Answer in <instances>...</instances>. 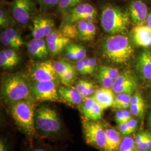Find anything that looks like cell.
Listing matches in <instances>:
<instances>
[{
  "instance_id": "cell-4",
  "label": "cell",
  "mask_w": 151,
  "mask_h": 151,
  "mask_svg": "<svg viewBox=\"0 0 151 151\" xmlns=\"http://www.w3.org/2000/svg\"><path fill=\"white\" fill-rule=\"evenodd\" d=\"M36 131L44 137H57L61 134L63 125L59 115L53 109L42 105L35 109Z\"/></svg>"
},
{
  "instance_id": "cell-16",
  "label": "cell",
  "mask_w": 151,
  "mask_h": 151,
  "mask_svg": "<svg viewBox=\"0 0 151 151\" xmlns=\"http://www.w3.org/2000/svg\"><path fill=\"white\" fill-rule=\"evenodd\" d=\"M27 50L30 55L39 60L45 59L48 55L49 50L47 42L43 39H34L27 42Z\"/></svg>"
},
{
  "instance_id": "cell-45",
  "label": "cell",
  "mask_w": 151,
  "mask_h": 151,
  "mask_svg": "<svg viewBox=\"0 0 151 151\" xmlns=\"http://www.w3.org/2000/svg\"><path fill=\"white\" fill-rule=\"evenodd\" d=\"M138 151H147L151 148V136L140 145L137 146Z\"/></svg>"
},
{
  "instance_id": "cell-38",
  "label": "cell",
  "mask_w": 151,
  "mask_h": 151,
  "mask_svg": "<svg viewBox=\"0 0 151 151\" xmlns=\"http://www.w3.org/2000/svg\"><path fill=\"white\" fill-rule=\"evenodd\" d=\"M11 19L9 13L7 11L1 9L0 10V25L4 28L9 27L11 24Z\"/></svg>"
},
{
  "instance_id": "cell-19",
  "label": "cell",
  "mask_w": 151,
  "mask_h": 151,
  "mask_svg": "<svg viewBox=\"0 0 151 151\" xmlns=\"http://www.w3.org/2000/svg\"><path fill=\"white\" fill-rule=\"evenodd\" d=\"M137 68L145 80H151V50H146L140 54L137 61Z\"/></svg>"
},
{
  "instance_id": "cell-22",
  "label": "cell",
  "mask_w": 151,
  "mask_h": 151,
  "mask_svg": "<svg viewBox=\"0 0 151 151\" xmlns=\"http://www.w3.org/2000/svg\"><path fill=\"white\" fill-rule=\"evenodd\" d=\"M132 95L129 93H118L115 97L112 108L115 109H128L130 108Z\"/></svg>"
},
{
  "instance_id": "cell-37",
  "label": "cell",
  "mask_w": 151,
  "mask_h": 151,
  "mask_svg": "<svg viewBox=\"0 0 151 151\" xmlns=\"http://www.w3.org/2000/svg\"><path fill=\"white\" fill-rule=\"evenodd\" d=\"M85 65L86 75H91L96 69L97 65L96 60L94 58H86L83 60Z\"/></svg>"
},
{
  "instance_id": "cell-14",
  "label": "cell",
  "mask_w": 151,
  "mask_h": 151,
  "mask_svg": "<svg viewBox=\"0 0 151 151\" xmlns=\"http://www.w3.org/2000/svg\"><path fill=\"white\" fill-rule=\"evenodd\" d=\"M58 94L61 101L75 107H79L84 99L75 87L71 86L58 87Z\"/></svg>"
},
{
  "instance_id": "cell-31",
  "label": "cell",
  "mask_w": 151,
  "mask_h": 151,
  "mask_svg": "<svg viewBox=\"0 0 151 151\" xmlns=\"http://www.w3.org/2000/svg\"><path fill=\"white\" fill-rule=\"evenodd\" d=\"M132 113L127 109H119L115 114V119L118 124L127 123L132 118Z\"/></svg>"
},
{
  "instance_id": "cell-50",
  "label": "cell",
  "mask_w": 151,
  "mask_h": 151,
  "mask_svg": "<svg viewBox=\"0 0 151 151\" xmlns=\"http://www.w3.org/2000/svg\"><path fill=\"white\" fill-rule=\"evenodd\" d=\"M30 151H52L50 150H49L47 148L45 147H40V148H36Z\"/></svg>"
},
{
  "instance_id": "cell-10",
  "label": "cell",
  "mask_w": 151,
  "mask_h": 151,
  "mask_svg": "<svg viewBox=\"0 0 151 151\" xmlns=\"http://www.w3.org/2000/svg\"><path fill=\"white\" fill-rule=\"evenodd\" d=\"M30 76L35 82L54 81L58 82L60 77L55 72L53 63L49 60L38 62L32 65Z\"/></svg>"
},
{
  "instance_id": "cell-47",
  "label": "cell",
  "mask_w": 151,
  "mask_h": 151,
  "mask_svg": "<svg viewBox=\"0 0 151 151\" xmlns=\"http://www.w3.org/2000/svg\"><path fill=\"white\" fill-rule=\"evenodd\" d=\"M76 70H77L79 72V73L82 75H86L85 65L83 60L77 62L76 65Z\"/></svg>"
},
{
  "instance_id": "cell-33",
  "label": "cell",
  "mask_w": 151,
  "mask_h": 151,
  "mask_svg": "<svg viewBox=\"0 0 151 151\" xmlns=\"http://www.w3.org/2000/svg\"><path fill=\"white\" fill-rule=\"evenodd\" d=\"M32 25H33V27H32V35L34 39H35L37 40H40L45 38L43 32H42L41 27H40L37 16L34 17L32 19Z\"/></svg>"
},
{
  "instance_id": "cell-17",
  "label": "cell",
  "mask_w": 151,
  "mask_h": 151,
  "mask_svg": "<svg viewBox=\"0 0 151 151\" xmlns=\"http://www.w3.org/2000/svg\"><path fill=\"white\" fill-rule=\"evenodd\" d=\"M114 92L112 88L101 87L97 89L92 96L104 110L112 107L114 102Z\"/></svg>"
},
{
  "instance_id": "cell-25",
  "label": "cell",
  "mask_w": 151,
  "mask_h": 151,
  "mask_svg": "<svg viewBox=\"0 0 151 151\" xmlns=\"http://www.w3.org/2000/svg\"><path fill=\"white\" fill-rule=\"evenodd\" d=\"M119 151H138L134 138L130 136H125L122 140Z\"/></svg>"
},
{
  "instance_id": "cell-29",
  "label": "cell",
  "mask_w": 151,
  "mask_h": 151,
  "mask_svg": "<svg viewBox=\"0 0 151 151\" xmlns=\"http://www.w3.org/2000/svg\"><path fill=\"white\" fill-rule=\"evenodd\" d=\"M95 103V100L92 96L84 98L83 102L78 107L79 110L83 117L86 116L87 114L91 109Z\"/></svg>"
},
{
  "instance_id": "cell-9",
  "label": "cell",
  "mask_w": 151,
  "mask_h": 151,
  "mask_svg": "<svg viewBox=\"0 0 151 151\" xmlns=\"http://www.w3.org/2000/svg\"><path fill=\"white\" fill-rule=\"evenodd\" d=\"M37 11L33 0H14L11 4V13L15 21L25 25Z\"/></svg>"
},
{
  "instance_id": "cell-53",
  "label": "cell",
  "mask_w": 151,
  "mask_h": 151,
  "mask_svg": "<svg viewBox=\"0 0 151 151\" xmlns=\"http://www.w3.org/2000/svg\"><path fill=\"white\" fill-rule=\"evenodd\" d=\"M151 151V148H150V150H148V151Z\"/></svg>"
},
{
  "instance_id": "cell-20",
  "label": "cell",
  "mask_w": 151,
  "mask_h": 151,
  "mask_svg": "<svg viewBox=\"0 0 151 151\" xmlns=\"http://www.w3.org/2000/svg\"><path fill=\"white\" fill-rule=\"evenodd\" d=\"M106 143L105 151H117L122 142L119 132L112 128L105 129Z\"/></svg>"
},
{
  "instance_id": "cell-54",
  "label": "cell",
  "mask_w": 151,
  "mask_h": 151,
  "mask_svg": "<svg viewBox=\"0 0 151 151\" xmlns=\"http://www.w3.org/2000/svg\"></svg>"
},
{
  "instance_id": "cell-51",
  "label": "cell",
  "mask_w": 151,
  "mask_h": 151,
  "mask_svg": "<svg viewBox=\"0 0 151 151\" xmlns=\"http://www.w3.org/2000/svg\"><path fill=\"white\" fill-rule=\"evenodd\" d=\"M147 22L148 25L151 27V12L148 15L147 19Z\"/></svg>"
},
{
  "instance_id": "cell-3",
  "label": "cell",
  "mask_w": 151,
  "mask_h": 151,
  "mask_svg": "<svg viewBox=\"0 0 151 151\" xmlns=\"http://www.w3.org/2000/svg\"><path fill=\"white\" fill-rule=\"evenodd\" d=\"M103 53L109 61L124 64L133 57L134 49L129 37L115 35L109 37L105 41L103 45Z\"/></svg>"
},
{
  "instance_id": "cell-42",
  "label": "cell",
  "mask_w": 151,
  "mask_h": 151,
  "mask_svg": "<svg viewBox=\"0 0 151 151\" xmlns=\"http://www.w3.org/2000/svg\"><path fill=\"white\" fill-rule=\"evenodd\" d=\"M42 10H47L58 4L60 0H38Z\"/></svg>"
},
{
  "instance_id": "cell-12",
  "label": "cell",
  "mask_w": 151,
  "mask_h": 151,
  "mask_svg": "<svg viewBox=\"0 0 151 151\" xmlns=\"http://www.w3.org/2000/svg\"><path fill=\"white\" fill-rule=\"evenodd\" d=\"M46 39L49 52L53 55L60 53L70 42V39L68 38L60 30H53Z\"/></svg>"
},
{
  "instance_id": "cell-48",
  "label": "cell",
  "mask_w": 151,
  "mask_h": 151,
  "mask_svg": "<svg viewBox=\"0 0 151 151\" xmlns=\"http://www.w3.org/2000/svg\"><path fill=\"white\" fill-rule=\"evenodd\" d=\"M128 125L129 127V129L131 130L132 133H134L135 130L137 129V127L138 125V122L137 120L134 118H131L127 122Z\"/></svg>"
},
{
  "instance_id": "cell-1",
  "label": "cell",
  "mask_w": 151,
  "mask_h": 151,
  "mask_svg": "<svg viewBox=\"0 0 151 151\" xmlns=\"http://www.w3.org/2000/svg\"><path fill=\"white\" fill-rule=\"evenodd\" d=\"M32 86L25 76L18 74L7 76L1 83V99L10 105L22 100L32 99Z\"/></svg>"
},
{
  "instance_id": "cell-39",
  "label": "cell",
  "mask_w": 151,
  "mask_h": 151,
  "mask_svg": "<svg viewBox=\"0 0 151 151\" xmlns=\"http://www.w3.org/2000/svg\"><path fill=\"white\" fill-rule=\"evenodd\" d=\"M4 51L7 57L11 61L14 66H15L19 63L20 61V57L15 50L12 49H6L4 50Z\"/></svg>"
},
{
  "instance_id": "cell-7",
  "label": "cell",
  "mask_w": 151,
  "mask_h": 151,
  "mask_svg": "<svg viewBox=\"0 0 151 151\" xmlns=\"http://www.w3.org/2000/svg\"><path fill=\"white\" fill-rule=\"evenodd\" d=\"M62 25L73 24L81 20L94 22H96L97 12L91 5L81 3L63 14Z\"/></svg>"
},
{
  "instance_id": "cell-23",
  "label": "cell",
  "mask_w": 151,
  "mask_h": 151,
  "mask_svg": "<svg viewBox=\"0 0 151 151\" xmlns=\"http://www.w3.org/2000/svg\"><path fill=\"white\" fill-rule=\"evenodd\" d=\"M40 27L43 32L45 38H47L54 29L53 20L48 17L43 16H37Z\"/></svg>"
},
{
  "instance_id": "cell-11",
  "label": "cell",
  "mask_w": 151,
  "mask_h": 151,
  "mask_svg": "<svg viewBox=\"0 0 151 151\" xmlns=\"http://www.w3.org/2000/svg\"><path fill=\"white\" fill-rule=\"evenodd\" d=\"M138 86V81L134 75L130 70L124 71L114 82L112 89L116 93L132 94Z\"/></svg>"
},
{
  "instance_id": "cell-24",
  "label": "cell",
  "mask_w": 151,
  "mask_h": 151,
  "mask_svg": "<svg viewBox=\"0 0 151 151\" xmlns=\"http://www.w3.org/2000/svg\"><path fill=\"white\" fill-rule=\"evenodd\" d=\"M60 31L65 37L70 39L78 38V31L76 24L61 25Z\"/></svg>"
},
{
  "instance_id": "cell-18",
  "label": "cell",
  "mask_w": 151,
  "mask_h": 151,
  "mask_svg": "<svg viewBox=\"0 0 151 151\" xmlns=\"http://www.w3.org/2000/svg\"><path fill=\"white\" fill-rule=\"evenodd\" d=\"M133 38L135 43L142 47L151 46V27L148 25L136 26L133 30Z\"/></svg>"
},
{
  "instance_id": "cell-43",
  "label": "cell",
  "mask_w": 151,
  "mask_h": 151,
  "mask_svg": "<svg viewBox=\"0 0 151 151\" xmlns=\"http://www.w3.org/2000/svg\"><path fill=\"white\" fill-rule=\"evenodd\" d=\"M65 57L67 60L71 61L76 62V53L75 47L74 44H69L66 47Z\"/></svg>"
},
{
  "instance_id": "cell-32",
  "label": "cell",
  "mask_w": 151,
  "mask_h": 151,
  "mask_svg": "<svg viewBox=\"0 0 151 151\" xmlns=\"http://www.w3.org/2000/svg\"><path fill=\"white\" fill-rule=\"evenodd\" d=\"M97 78L98 81L103 87L107 88H112L114 82L115 81L113 79L100 71H99L98 72Z\"/></svg>"
},
{
  "instance_id": "cell-52",
  "label": "cell",
  "mask_w": 151,
  "mask_h": 151,
  "mask_svg": "<svg viewBox=\"0 0 151 151\" xmlns=\"http://www.w3.org/2000/svg\"><path fill=\"white\" fill-rule=\"evenodd\" d=\"M148 126L151 128V113L150 114L149 116H148Z\"/></svg>"
},
{
  "instance_id": "cell-5",
  "label": "cell",
  "mask_w": 151,
  "mask_h": 151,
  "mask_svg": "<svg viewBox=\"0 0 151 151\" xmlns=\"http://www.w3.org/2000/svg\"><path fill=\"white\" fill-rule=\"evenodd\" d=\"M129 12L114 6H105L103 9L101 24L105 32L115 34L125 32L130 24Z\"/></svg>"
},
{
  "instance_id": "cell-15",
  "label": "cell",
  "mask_w": 151,
  "mask_h": 151,
  "mask_svg": "<svg viewBox=\"0 0 151 151\" xmlns=\"http://www.w3.org/2000/svg\"><path fill=\"white\" fill-rule=\"evenodd\" d=\"M1 41L5 46L14 50H18L24 44L19 33L11 27L6 28L1 34Z\"/></svg>"
},
{
  "instance_id": "cell-46",
  "label": "cell",
  "mask_w": 151,
  "mask_h": 151,
  "mask_svg": "<svg viewBox=\"0 0 151 151\" xmlns=\"http://www.w3.org/2000/svg\"><path fill=\"white\" fill-rule=\"evenodd\" d=\"M118 129L120 133L124 136H128L132 133L127 123L118 124Z\"/></svg>"
},
{
  "instance_id": "cell-41",
  "label": "cell",
  "mask_w": 151,
  "mask_h": 151,
  "mask_svg": "<svg viewBox=\"0 0 151 151\" xmlns=\"http://www.w3.org/2000/svg\"><path fill=\"white\" fill-rule=\"evenodd\" d=\"M76 53V62H79L86 58V49L81 45L75 44Z\"/></svg>"
},
{
  "instance_id": "cell-2",
  "label": "cell",
  "mask_w": 151,
  "mask_h": 151,
  "mask_svg": "<svg viewBox=\"0 0 151 151\" xmlns=\"http://www.w3.org/2000/svg\"><path fill=\"white\" fill-rule=\"evenodd\" d=\"M35 101L26 99L10 105V113L17 126L29 138H32L36 133L35 126Z\"/></svg>"
},
{
  "instance_id": "cell-6",
  "label": "cell",
  "mask_w": 151,
  "mask_h": 151,
  "mask_svg": "<svg viewBox=\"0 0 151 151\" xmlns=\"http://www.w3.org/2000/svg\"><path fill=\"white\" fill-rule=\"evenodd\" d=\"M82 131L87 144L100 150L105 151L106 136L105 129L102 123L81 118Z\"/></svg>"
},
{
  "instance_id": "cell-36",
  "label": "cell",
  "mask_w": 151,
  "mask_h": 151,
  "mask_svg": "<svg viewBox=\"0 0 151 151\" xmlns=\"http://www.w3.org/2000/svg\"><path fill=\"white\" fill-rule=\"evenodd\" d=\"M96 28L94 23L88 22L86 32L82 40H84V41L91 40L92 39H93L95 37L96 35Z\"/></svg>"
},
{
  "instance_id": "cell-21",
  "label": "cell",
  "mask_w": 151,
  "mask_h": 151,
  "mask_svg": "<svg viewBox=\"0 0 151 151\" xmlns=\"http://www.w3.org/2000/svg\"><path fill=\"white\" fill-rule=\"evenodd\" d=\"M75 87L83 98L91 96L96 91L94 83L85 79L77 81L76 83Z\"/></svg>"
},
{
  "instance_id": "cell-30",
  "label": "cell",
  "mask_w": 151,
  "mask_h": 151,
  "mask_svg": "<svg viewBox=\"0 0 151 151\" xmlns=\"http://www.w3.org/2000/svg\"><path fill=\"white\" fill-rule=\"evenodd\" d=\"M77 73L75 68L68 70L60 77V81L65 86H70L75 80Z\"/></svg>"
},
{
  "instance_id": "cell-28",
  "label": "cell",
  "mask_w": 151,
  "mask_h": 151,
  "mask_svg": "<svg viewBox=\"0 0 151 151\" xmlns=\"http://www.w3.org/2000/svg\"><path fill=\"white\" fill-rule=\"evenodd\" d=\"M53 65L55 70L59 77L64 74L68 70L75 68V67L70 62L65 60H59L53 63Z\"/></svg>"
},
{
  "instance_id": "cell-13",
  "label": "cell",
  "mask_w": 151,
  "mask_h": 151,
  "mask_svg": "<svg viewBox=\"0 0 151 151\" xmlns=\"http://www.w3.org/2000/svg\"><path fill=\"white\" fill-rule=\"evenodd\" d=\"M129 14L130 19L137 26L143 25L148 17L147 6L142 0H134L130 4Z\"/></svg>"
},
{
  "instance_id": "cell-49",
  "label": "cell",
  "mask_w": 151,
  "mask_h": 151,
  "mask_svg": "<svg viewBox=\"0 0 151 151\" xmlns=\"http://www.w3.org/2000/svg\"><path fill=\"white\" fill-rule=\"evenodd\" d=\"M0 151H9L7 140L2 137L0 139Z\"/></svg>"
},
{
  "instance_id": "cell-44",
  "label": "cell",
  "mask_w": 151,
  "mask_h": 151,
  "mask_svg": "<svg viewBox=\"0 0 151 151\" xmlns=\"http://www.w3.org/2000/svg\"><path fill=\"white\" fill-rule=\"evenodd\" d=\"M151 136V132L148 131V130L142 131L140 133H139L134 138L136 146L140 145V143L143 142L145 140L150 138Z\"/></svg>"
},
{
  "instance_id": "cell-26",
  "label": "cell",
  "mask_w": 151,
  "mask_h": 151,
  "mask_svg": "<svg viewBox=\"0 0 151 151\" xmlns=\"http://www.w3.org/2000/svg\"><path fill=\"white\" fill-rule=\"evenodd\" d=\"M84 0H60L58 4V10L65 14L71 9L81 4Z\"/></svg>"
},
{
  "instance_id": "cell-34",
  "label": "cell",
  "mask_w": 151,
  "mask_h": 151,
  "mask_svg": "<svg viewBox=\"0 0 151 151\" xmlns=\"http://www.w3.org/2000/svg\"><path fill=\"white\" fill-rule=\"evenodd\" d=\"M99 71L102 72L108 76L115 81L120 75L119 70L118 69L109 66H101L99 68Z\"/></svg>"
},
{
  "instance_id": "cell-35",
  "label": "cell",
  "mask_w": 151,
  "mask_h": 151,
  "mask_svg": "<svg viewBox=\"0 0 151 151\" xmlns=\"http://www.w3.org/2000/svg\"><path fill=\"white\" fill-rule=\"evenodd\" d=\"M146 105L145 103L137 105H130V111L132 114L135 116L142 118L145 112Z\"/></svg>"
},
{
  "instance_id": "cell-8",
  "label": "cell",
  "mask_w": 151,
  "mask_h": 151,
  "mask_svg": "<svg viewBox=\"0 0 151 151\" xmlns=\"http://www.w3.org/2000/svg\"><path fill=\"white\" fill-rule=\"evenodd\" d=\"M57 82L54 81L35 82L32 85V98L36 101H60Z\"/></svg>"
},
{
  "instance_id": "cell-40",
  "label": "cell",
  "mask_w": 151,
  "mask_h": 151,
  "mask_svg": "<svg viewBox=\"0 0 151 151\" xmlns=\"http://www.w3.org/2000/svg\"><path fill=\"white\" fill-rule=\"evenodd\" d=\"M0 65L1 67L5 69L11 68L14 67L7 57L4 50H2L0 52Z\"/></svg>"
},
{
  "instance_id": "cell-27",
  "label": "cell",
  "mask_w": 151,
  "mask_h": 151,
  "mask_svg": "<svg viewBox=\"0 0 151 151\" xmlns=\"http://www.w3.org/2000/svg\"><path fill=\"white\" fill-rule=\"evenodd\" d=\"M103 111L104 109L101 108V106L95 101L91 109L85 118L93 121H99V120L102 119Z\"/></svg>"
}]
</instances>
